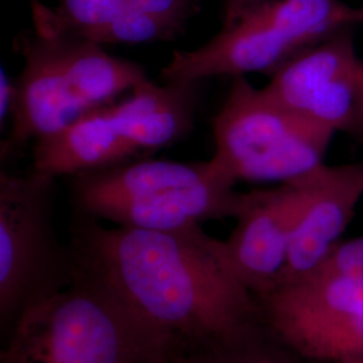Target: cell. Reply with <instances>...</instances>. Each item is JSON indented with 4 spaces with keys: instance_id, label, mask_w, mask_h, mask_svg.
<instances>
[{
    "instance_id": "cell-15",
    "label": "cell",
    "mask_w": 363,
    "mask_h": 363,
    "mask_svg": "<svg viewBox=\"0 0 363 363\" xmlns=\"http://www.w3.org/2000/svg\"><path fill=\"white\" fill-rule=\"evenodd\" d=\"M217 363H298L296 352L264 325L229 343L213 347Z\"/></svg>"
},
{
    "instance_id": "cell-1",
    "label": "cell",
    "mask_w": 363,
    "mask_h": 363,
    "mask_svg": "<svg viewBox=\"0 0 363 363\" xmlns=\"http://www.w3.org/2000/svg\"><path fill=\"white\" fill-rule=\"evenodd\" d=\"M74 273L105 288L160 340L218 347L262 325L259 303L234 274L223 241L202 226L147 230L74 214Z\"/></svg>"
},
{
    "instance_id": "cell-4",
    "label": "cell",
    "mask_w": 363,
    "mask_h": 363,
    "mask_svg": "<svg viewBox=\"0 0 363 363\" xmlns=\"http://www.w3.org/2000/svg\"><path fill=\"white\" fill-rule=\"evenodd\" d=\"M358 25L362 7L343 0H225L220 31L193 50L172 52L160 76L164 82L272 77L298 52Z\"/></svg>"
},
{
    "instance_id": "cell-19",
    "label": "cell",
    "mask_w": 363,
    "mask_h": 363,
    "mask_svg": "<svg viewBox=\"0 0 363 363\" xmlns=\"http://www.w3.org/2000/svg\"><path fill=\"white\" fill-rule=\"evenodd\" d=\"M362 9H363V6H362Z\"/></svg>"
},
{
    "instance_id": "cell-11",
    "label": "cell",
    "mask_w": 363,
    "mask_h": 363,
    "mask_svg": "<svg viewBox=\"0 0 363 363\" xmlns=\"http://www.w3.org/2000/svg\"><path fill=\"white\" fill-rule=\"evenodd\" d=\"M298 181L304 193L303 206L292 234L286 271L277 288L296 283L313 272L342 241L340 237L363 198V162L322 164Z\"/></svg>"
},
{
    "instance_id": "cell-14",
    "label": "cell",
    "mask_w": 363,
    "mask_h": 363,
    "mask_svg": "<svg viewBox=\"0 0 363 363\" xmlns=\"http://www.w3.org/2000/svg\"><path fill=\"white\" fill-rule=\"evenodd\" d=\"M199 9L201 0H128L123 13L91 42L104 46L172 40Z\"/></svg>"
},
{
    "instance_id": "cell-9",
    "label": "cell",
    "mask_w": 363,
    "mask_h": 363,
    "mask_svg": "<svg viewBox=\"0 0 363 363\" xmlns=\"http://www.w3.org/2000/svg\"><path fill=\"white\" fill-rule=\"evenodd\" d=\"M354 28H343L298 52L262 89L289 111L335 133L354 132L362 62Z\"/></svg>"
},
{
    "instance_id": "cell-6",
    "label": "cell",
    "mask_w": 363,
    "mask_h": 363,
    "mask_svg": "<svg viewBox=\"0 0 363 363\" xmlns=\"http://www.w3.org/2000/svg\"><path fill=\"white\" fill-rule=\"evenodd\" d=\"M169 345L105 288L74 273L70 286L25 312L0 363H152Z\"/></svg>"
},
{
    "instance_id": "cell-17",
    "label": "cell",
    "mask_w": 363,
    "mask_h": 363,
    "mask_svg": "<svg viewBox=\"0 0 363 363\" xmlns=\"http://www.w3.org/2000/svg\"><path fill=\"white\" fill-rule=\"evenodd\" d=\"M13 91L15 84L9 77L4 69H1V77H0V121L1 127L4 125V118L11 116L13 109Z\"/></svg>"
},
{
    "instance_id": "cell-13",
    "label": "cell",
    "mask_w": 363,
    "mask_h": 363,
    "mask_svg": "<svg viewBox=\"0 0 363 363\" xmlns=\"http://www.w3.org/2000/svg\"><path fill=\"white\" fill-rule=\"evenodd\" d=\"M259 313L363 315V273L308 276L257 298Z\"/></svg>"
},
{
    "instance_id": "cell-2",
    "label": "cell",
    "mask_w": 363,
    "mask_h": 363,
    "mask_svg": "<svg viewBox=\"0 0 363 363\" xmlns=\"http://www.w3.org/2000/svg\"><path fill=\"white\" fill-rule=\"evenodd\" d=\"M33 21L34 28L15 39L23 67L15 82L11 130L1 143V160L148 79L142 66L109 54L103 45Z\"/></svg>"
},
{
    "instance_id": "cell-7",
    "label": "cell",
    "mask_w": 363,
    "mask_h": 363,
    "mask_svg": "<svg viewBox=\"0 0 363 363\" xmlns=\"http://www.w3.org/2000/svg\"><path fill=\"white\" fill-rule=\"evenodd\" d=\"M55 178L0 172V334L6 345L31 307L74 280L67 244L54 228Z\"/></svg>"
},
{
    "instance_id": "cell-12",
    "label": "cell",
    "mask_w": 363,
    "mask_h": 363,
    "mask_svg": "<svg viewBox=\"0 0 363 363\" xmlns=\"http://www.w3.org/2000/svg\"><path fill=\"white\" fill-rule=\"evenodd\" d=\"M262 325L298 357L318 363H363V315L267 313Z\"/></svg>"
},
{
    "instance_id": "cell-5",
    "label": "cell",
    "mask_w": 363,
    "mask_h": 363,
    "mask_svg": "<svg viewBox=\"0 0 363 363\" xmlns=\"http://www.w3.org/2000/svg\"><path fill=\"white\" fill-rule=\"evenodd\" d=\"M201 84L157 85L145 79L120 101L94 109L35 142L31 169L70 178L133 162L179 142L194 127Z\"/></svg>"
},
{
    "instance_id": "cell-3",
    "label": "cell",
    "mask_w": 363,
    "mask_h": 363,
    "mask_svg": "<svg viewBox=\"0 0 363 363\" xmlns=\"http://www.w3.org/2000/svg\"><path fill=\"white\" fill-rule=\"evenodd\" d=\"M74 214L147 230H182L235 218L247 193L213 157L181 163L140 159L70 177Z\"/></svg>"
},
{
    "instance_id": "cell-18",
    "label": "cell",
    "mask_w": 363,
    "mask_h": 363,
    "mask_svg": "<svg viewBox=\"0 0 363 363\" xmlns=\"http://www.w3.org/2000/svg\"><path fill=\"white\" fill-rule=\"evenodd\" d=\"M354 133H361L363 136V60L359 70V97H358V115Z\"/></svg>"
},
{
    "instance_id": "cell-8",
    "label": "cell",
    "mask_w": 363,
    "mask_h": 363,
    "mask_svg": "<svg viewBox=\"0 0 363 363\" xmlns=\"http://www.w3.org/2000/svg\"><path fill=\"white\" fill-rule=\"evenodd\" d=\"M216 155L235 181H298L325 164L334 130L277 103L245 76L232 78L213 123Z\"/></svg>"
},
{
    "instance_id": "cell-16",
    "label": "cell",
    "mask_w": 363,
    "mask_h": 363,
    "mask_svg": "<svg viewBox=\"0 0 363 363\" xmlns=\"http://www.w3.org/2000/svg\"><path fill=\"white\" fill-rule=\"evenodd\" d=\"M152 363H217L213 347L172 342Z\"/></svg>"
},
{
    "instance_id": "cell-10",
    "label": "cell",
    "mask_w": 363,
    "mask_h": 363,
    "mask_svg": "<svg viewBox=\"0 0 363 363\" xmlns=\"http://www.w3.org/2000/svg\"><path fill=\"white\" fill-rule=\"evenodd\" d=\"M303 198L298 179L249 191L232 233L223 240L229 267L256 300L283 279Z\"/></svg>"
}]
</instances>
